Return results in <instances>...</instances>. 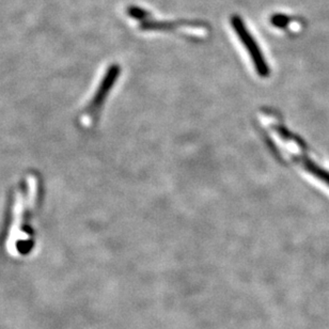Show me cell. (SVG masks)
<instances>
[{"mask_svg":"<svg viewBox=\"0 0 329 329\" xmlns=\"http://www.w3.org/2000/svg\"><path fill=\"white\" fill-rule=\"evenodd\" d=\"M231 25L236 32L240 42L244 44L247 52L249 53L255 70L261 76H267L269 74V69L266 64L264 57L262 55L261 49L259 48L257 42L253 39V36L248 31L244 21L239 16L234 15L231 17Z\"/></svg>","mask_w":329,"mask_h":329,"instance_id":"obj_1","label":"cell"},{"mask_svg":"<svg viewBox=\"0 0 329 329\" xmlns=\"http://www.w3.org/2000/svg\"><path fill=\"white\" fill-rule=\"evenodd\" d=\"M291 20H292L291 17H289L287 15H283V14H275V15L272 17V19H270L272 24L278 28L287 27L291 23Z\"/></svg>","mask_w":329,"mask_h":329,"instance_id":"obj_2","label":"cell"},{"mask_svg":"<svg viewBox=\"0 0 329 329\" xmlns=\"http://www.w3.org/2000/svg\"><path fill=\"white\" fill-rule=\"evenodd\" d=\"M128 14L130 16H133L137 19H144L145 17L149 15V14L145 12L144 10L136 8V6H131V8H129L128 9Z\"/></svg>","mask_w":329,"mask_h":329,"instance_id":"obj_3","label":"cell"}]
</instances>
